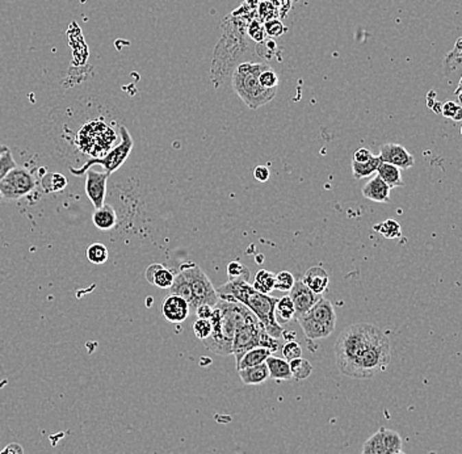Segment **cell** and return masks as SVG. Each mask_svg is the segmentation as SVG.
I'll return each mask as SVG.
<instances>
[{"label":"cell","instance_id":"obj_3","mask_svg":"<svg viewBox=\"0 0 462 454\" xmlns=\"http://www.w3.org/2000/svg\"><path fill=\"white\" fill-rule=\"evenodd\" d=\"M246 306L242 303L228 302L219 300L213 307V314L209 319L212 333L204 340L208 349L218 356H229L232 353V340L236 324L242 317Z\"/></svg>","mask_w":462,"mask_h":454},{"label":"cell","instance_id":"obj_40","mask_svg":"<svg viewBox=\"0 0 462 454\" xmlns=\"http://www.w3.org/2000/svg\"><path fill=\"white\" fill-rule=\"evenodd\" d=\"M264 25V32L267 36H269L271 38H276V37H280L282 36L287 29L284 27V24L278 20V19H272V20H268L265 23H263Z\"/></svg>","mask_w":462,"mask_h":454},{"label":"cell","instance_id":"obj_45","mask_svg":"<svg viewBox=\"0 0 462 454\" xmlns=\"http://www.w3.org/2000/svg\"><path fill=\"white\" fill-rule=\"evenodd\" d=\"M0 454H24V449H23V446L20 444L11 442V444H8L7 446H4L1 449Z\"/></svg>","mask_w":462,"mask_h":454},{"label":"cell","instance_id":"obj_23","mask_svg":"<svg viewBox=\"0 0 462 454\" xmlns=\"http://www.w3.org/2000/svg\"><path fill=\"white\" fill-rule=\"evenodd\" d=\"M171 294L173 296H178L180 298L185 300L188 304H189V309L192 311V304H193V296H192V290H191V287L186 281V278L184 277V274L179 271L178 274H175L173 277V283L171 285L170 288Z\"/></svg>","mask_w":462,"mask_h":454},{"label":"cell","instance_id":"obj_28","mask_svg":"<svg viewBox=\"0 0 462 454\" xmlns=\"http://www.w3.org/2000/svg\"><path fill=\"white\" fill-rule=\"evenodd\" d=\"M373 228L378 231L386 239H397L401 237V225L394 219H386L382 224L374 225Z\"/></svg>","mask_w":462,"mask_h":454},{"label":"cell","instance_id":"obj_36","mask_svg":"<svg viewBox=\"0 0 462 454\" xmlns=\"http://www.w3.org/2000/svg\"><path fill=\"white\" fill-rule=\"evenodd\" d=\"M281 352H282V359L287 360L288 363H291L292 360H295V359L302 357V348L300 347V344H298L295 340L287 342V343L282 346Z\"/></svg>","mask_w":462,"mask_h":454},{"label":"cell","instance_id":"obj_13","mask_svg":"<svg viewBox=\"0 0 462 454\" xmlns=\"http://www.w3.org/2000/svg\"><path fill=\"white\" fill-rule=\"evenodd\" d=\"M162 313H163V317L170 323H183L185 319L191 315V309L185 300L178 296L170 294L163 301Z\"/></svg>","mask_w":462,"mask_h":454},{"label":"cell","instance_id":"obj_50","mask_svg":"<svg viewBox=\"0 0 462 454\" xmlns=\"http://www.w3.org/2000/svg\"><path fill=\"white\" fill-rule=\"evenodd\" d=\"M1 200H3V196H1V193H0V201H1Z\"/></svg>","mask_w":462,"mask_h":454},{"label":"cell","instance_id":"obj_5","mask_svg":"<svg viewBox=\"0 0 462 454\" xmlns=\"http://www.w3.org/2000/svg\"><path fill=\"white\" fill-rule=\"evenodd\" d=\"M302 331L310 342L328 337L335 331L337 311L326 298H319L306 314L297 318Z\"/></svg>","mask_w":462,"mask_h":454},{"label":"cell","instance_id":"obj_48","mask_svg":"<svg viewBox=\"0 0 462 454\" xmlns=\"http://www.w3.org/2000/svg\"><path fill=\"white\" fill-rule=\"evenodd\" d=\"M7 150H8V147L0 143V155H1V154H4V152H7Z\"/></svg>","mask_w":462,"mask_h":454},{"label":"cell","instance_id":"obj_10","mask_svg":"<svg viewBox=\"0 0 462 454\" xmlns=\"http://www.w3.org/2000/svg\"><path fill=\"white\" fill-rule=\"evenodd\" d=\"M86 176V193L96 209L101 208L107 196V180L109 174L99 172L95 169H87Z\"/></svg>","mask_w":462,"mask_h":454},{"label":"cell","instance_id":"obj_38","mask_svg":"<svg viewBox=\"0 0 462 454\" xmlns=\"http://www.w3.org/2000/svg\"><path fill=\"white\" fill-rule=\"evenodd\" d=\"M15 159L12 156V152L8 149L4 154L0 155V182L14 169L16 168Z\"/></svg>","mask_w":462,"mask_h":454},{"label":"cell","instance_id":"obj_6","mask_svg":"<svg viewBox=\"0 0 462 454\" xmlns=\"http://www.w3.org/2000/svg\"><path fill=\"white\" fill-rule=\"evenodd\" d=\"M116 141V132L101 120H93L83 125L77 136L80 152L95 158H101L108 154Z\"/></svg>","mask_w":462,"mask_h":454},{"label":"cell","instance_id":"obj_1","mask_svg":"<svg viewBox=\"0 0 462 454\" xmlns=\"http://www.w3.org/2000/svg\"><path fill=\"white\" fill-rule=\"evenodd\" d=\"M340 373L354 379H369L389 366L390 343L378 327L357 323L340 333L335 346Z\"/></svg>","mask_w":462,"mask_h":454},{"label":"cell","instance_id":"obj_49","mask_svg":"<svg viewBox=\"0 0 462 454\" xmlns=\"http://www.w3.org/2000/svg\"><path fill=\"white\" fill-rule=\"evenodd\" d=\"M394 454H406V453H403V452H402V451H400V452H397V453H394Z\"/></svg>","mask_w":462,"mask_h":454},{"label":"cell","instance_id":"obj_29","mask_svg":"<svg viewBox=\"0 0 462 454\" xmlns=\"http://www.w3.org/2000/svg\"><path fill=\"white\" fill-rule=\"evenodd\" d=\"M380 429L382 432V438H384L387 453L394 454L400 452L402 449V438L400 436V433H397L393 429H387L386 427H381Z\"/></svg>","mask_w":462,"mask_h":454},{"label":"cell","instance_id":"obj_32","mask_svg":"<svg viewBox=\"0 0 462 454\" xmlns=\"http://www.w3.org/2000/svg\"><path fill=\"white\" fill-rule=\"evenodd\" d=\"M259 83L265 90H278L280 77H278V73L272 67L265 64L262 73L259 74Z\"/></svg>","mask_w":462,"mask_h":454},{"label":"cell","instance_id":"obj_35","mask_svg":"<svg viewBox=\"0 0 462 454\" xmlns=\"http://www.w3.org/2000/svg\"><path fill=\"white\" fill-rule=\"evenodd\" d=\"M247 34L250 38L258 44L263 43L265 40V32H264V25L259 19H254L248 25H247Z\"/></svg>","mask_w":462,"mask_h":454},{"label":"cell","instance_id":"obj_47","mask_svg":"<svg viewBox=\"0 0 462 454\" xmlns=\"http://www.w3.org/2000/svg\"><path fill=\"white\" fill-rule=\"evenodd\" d=\"M276 5H284V3H287V1H291V0H272Z\"/></svg>","mask_w":462,"mask_h":454},{"label":"cell","instance_id":"obj_8","mask_svg":"<svg viewBox=\"0 0 462 454\" xmlns=\"http://www.w3.org/2000/svg\"><path fill=\"white\" fill-rule=\"evenodd\" d=\"M120 134H121V142L116 147H113L108 154H106L101 158H93V159L87 160L86 165L79 169H75V168L71 167L70 172L74 174L75 176H80V175L86 174L87 169H90L93 165H99V166L103 167L109 175L113 174L114 171H117L125 163V160L127 159L129 154L133 149V145H134L133 138L130 136L129 130L126 129V126H123V125L120 126Z\"/></svg>","mask_w":462,"mask_h":454},{"label":"cell","instance_id":"obj_27","mask_svg":"<svg viewBox=\"0 0 462 454\" xmlns=\"http://www.w3.org/2000/svg\"><path fill=\"white\" fill-rule=\"evenodd\" d=\"M291 366V373H292V379H297V381H302L310 377L311 372H313V365L308 361L306 359H295L289 363Z\"/></svg>","mask_w":462,"mask_h":454},{"label":"cell","instance_id":"obj_4","mask_svg":"<svg viewBox=\"0 0 462 454\" xmlns=\"http://www.w3.org/2000/svg\"><path fill=\"white\" fill-rule=\"evenodd\" d=\"M265 67L264 63L245 62L236 66L231 75L232 90L250 109H258L276 97L278 90H265L259 83V74Z\"/></svg>","mask_w":462,"mask_h":454},{"label":"cell","instance_id":"obj_21","mask_svg":"<svg viewBox=\"0 0 462 454\" xmlns=\"http://www.w3.org/2000/svg\"><path fill=\"white\" fill-rule=\"evenodd\" d=\"M271 355H272V352L269 349L264 348V347H256V348L250 349L242 356V359L239 360V363H236V369L241 370V369H246V368L260 365V363H265V360Z\"/></svg>","mask_w":462,"mask_h":454},{"label":"cell","instance_id":"obj_16","mask_svg":"<svg viewBox=\"0 0 462 454\" xmlns=\"http://www.w3.org/2000/svg\"><path fill=\"white\" fill-rule=\"evenodd\" d=\"M145 276H146V280L151 285H155L156 288L160 289H170L172 283H173V277H175L172 271H170L169 268H166L162 264H151L146 270Z\"/></svg>","mask_w":462,"mask_h":454},{"label":"cell","instance_id":"obj_14","mask_svg":"<svg viewBox=\"0 0 462 454\" xmlns=\"http://www.w3.org/2000/svg\"><path fill=\"white\" fill-rule=\"evenodd\" d=\"M390 189L385 182H382L377 175L365 182L361 188V193L367 200L380 204H387L390 201Z\"/></svg>","mask_w":462,"mask_h":454},{"label":"cell","instance_id":"obj_34","mask_svg":"<svg viewBox=\"0 0 462 454\" xmlns=\"http://www.w3.org/2000/svg\"><path fill=\"white\" fill-rule=\"evenodd\" d=\"M66 179L61 174H47L42 179V187L45 192H58L66 187Z\"/></svg>","mask_w":462,"mask_h":454},{"label":"cell","instance_id":"obj_41","mask_svg":"<svg viewBox=\"0 0 462 454\" xmlns=\"http://www.w3.org/2000/svg\"><path fill=\"white\" fill-rule=\"evenodd\" d=\"M193 333H195L197 339L204 342L206 337H209V335L212 333L210 322L208 319H197L193 324Z\"/></svg>","mask_w":462,"mask_h":454},{"label":"cell","instance_id":"obj_46","mask_svg":"<svg viewBox=\"0 0 462 454\" xmlns=\"http://www.w3.org/2000/svg\"><path fill=\"white\" fill-rule=\"evenodd\" d=\"M260 1L262 0H245V4H246L250 10H256L258 5L260 4Z\"/></svg>","mask_w":462,"mask_h":454},{"label":"cell","instance_id":"obj_30","mask_svg":"<svg viewBox=\"0 0 462 454\" xmlns=\"http://www.w3.org/2000/svg\"><path fill=\"white\" fill-rule=\"evenodd\" d=\"M108 248L103 243H93L87 248V259L93 264H104L108 260Z\"/></svg>","mask_w":462,"mask_h":454},{"label":"cell","instance_id":"obj_12","mask_svg":"<svg viewBox=\"0 0 462 454\" xmlns=\"http://www.w3.org/2000/svg\"><path fill=\"white\" fill-rule=\"evenodd\" d=\"M378 156L384 163L398 167L400 169H409L415 163L414 156L398 143H386L381 147Z\"/></svg>","mask_w":462,"mask_h":454},{"label":"cell","instance_id":"obj_19","mask_svg":"<svg viewBox=\"0 0 462 454\" xmlns=\"http://www.w3.org/2000/svg\"><path fill=\"white\" fill-rule=\"evenodd\" d=\"M238 373H239V379H242L245 385H260L267 379H269V373H268V368L265 363L246 368V369H241L238 370Z\"/></svg>","mask_w":462,"mask_h":454},{"label":"cell","instance_id":"obj_37","mask_svg":"<svg viewBox=\"0 0 462 454\" xmlns=\"http://www.w3.org/2000/svg\"><path fill=\"white\" fill-rule=\"evenodd\" d=\"M294 276L288 271H281L275 277V289L280 291H289L294 285Z\"/></svg>","mask_w":462,"mask_h":454},{"label":"cell","instance_id":"obj_22","mask_svg":"<svg viewBox=\"0 0 462 454\" xmlns=\"http://www.w3.org/2000/svg\"><path fill=\"white\" fill-rule=\"evenodd\" d=\"M275 317L278 324H289L293 319H295L294 304L289 296H284L282 298H278L275 309Z\"/></svg>","mask_w":462,"mask_h":454},{"label":"cell","instance_id":"obj_17","mask_svg":"<svg viewBox=\"0 0 462 454\" xmlns=\"http://www.w3.org/2000/svg\"><path fill=\"white\" fill-rule=\"evenodd\" d=\"M265 365L268 368L269 379H275V381H289V379H292L291 366H289V363L287 360L271 355L265 360Z\"/></svg>","mask_w":462,"mask_h":454},{"label":"cell","instance_id":"obj_26","mask_svg":"<svg viewBox=\"0 0 462 454\" xmlns=\"http://www.w3.org/2000/svg\"><path fill=\"white\" fill-rule=\"evenodd\" d=\"M361 454H389L387 453V449H386L381 429L378 432H376L374 435H372L369 439L364 442Z\"/></svg>","mask_w":462,"mask_h":454},{"label":"cell","instance_id":"obj_15","mask_svg":"<svg viewBox=\"0 0 462 454\" xmlns=\"http://www.w3.org/2000/svg\"><path fill=\"white\" fill-rule=\"evenodd\" d=\"M313 293L321 296L328 288L330 277L322 267H311L301 280Z\"/></svg>","mask_w":462,"mask_h":454},{"label":"cell","instance_id":"obj_2","mask_svg":"<svg viewBox=\"0 0 462 454\" xmlns=\"http://www.w3.org/2000/svg\"><path fill=\"white\" fill-rule=\"evenodd\" d=\"M219 300L228 302L242 303L259 319L267 333L273 339L282 337L284 328L280 326L275 317V309L278 298L271 297L269 294H262L256 291L246 281L235 280L229 281L221 288L216 289Z\"/></svg>","mask_w":462,"mask_h":454},{"label":"cell","instance_id":"obj_43","mask_svg":"<svg viewBox=\"0 0 462 454\" xmlns=\"http://www.w3.org/2000/svg\"><path fill=\"white\" fill-rule=\"evenodd\" d=\"M269 176H271V172H269L268 167L258 166L254 169V178H255L258 182H268Z\"/></svg>","mask_w":462,"mask_h":454},{"label":"cell","instance_id":"obj_31","mask_svg":"<svg viewBox=\"0 0 462 454\" xmlns=\"http://www.w3.org/2000/svg\"><path fill=\"white\" fill-rule=\"evenodd\" d=\"M228 277H229V281L241 280V281L248 283V280L251 278V272L245 264L239 261H231L228 265Z\"/></svg>","mask_w":462,"mask_h":454},{"label":"cell","instance_id":"obj_39","mask_svg":"<svg viewBox=\"0 0 462 454\" xmlns=\"http://www.w3.org/2000/svg\"><path fill=\"white\" fill-rule=\"evenodd\" d=\"M440 113L446 117V119H452L454 121H461L462 119V108L461 106L456 104L454 101L447 100L443 106H441V110Z\"/></svg>","mask_w":462,"mask_h":454},{"label":"cell","instance_id":"obj_42","mask_svg":"<svg viewBox=\"0 0 462 454\" xmlns=\"http://www.w3.org/2000/svg\"><path fill=\"white\" fill-rule=\"evenodd\" d=\"M373 158V154L368 149H358L354 154V162L356 163H365Z\"/></svg>","mask_w":462,"mask_h":454},{"label":"cell","instance_id":"obj_18","mask_svg":"<svg viewBox=\"0 0 462 454\" xmlns=\"http://www.w3.org/2000/svg\"><path fill=\"white\" fill-rule=\"evenodd\" d=\"M93 221L99 230H110L117 224V214L112 205L104 204L101 208L95 211Z\"/></svg>","mask_w":462,"mask_h":454},{"label":"cell","instance_id":"obj_9","mask_svg":"<svg viewBox=\"0 0 462 454\" xmlns=\"http://www.w3.org/2000/svg\"><path fill=\"white\" fill-rule=\"evenodd\" d=\"M36 188V180L31 172L25 168L16 167L1 182L0 193L7 200H19L28 196Z\"/></svg>","mask_w":462,"mask_h":454},{"label":"cell","instance_id":"obj_11","mask_svg":"<svg viewBox=\"0 0 462 454\" xmlns=\"http://www.w3.org/2000/svg\"><path fill=\"white\" fill-rule=\"evenodd\" d=\"M289 297L294 304L295 319L306 314L308 310L321 298V296L313 293L301 280L294 281L293 288L289 290Z\"/></svg>","mask_w":462,"mask_h":454},{"label":"cell","instance_id":"obj_44","mask_svg":"<svg viewBox=\"0 0 462 454\" xmlns=\"http://www.w3.org/2000/svg\"><path fill=\"white\" fill-rule=\"evenodd\" d=\"M197 319H210L212 314H213V307L210 304H200L196 307L195 310Z\"/></svg>","mask_w":462,"mask_h":454},{"label":"cell","instance_id":"obj_25","mask_svg":"<svg viewBox=\"0 0 462 454\" xmlns=\"http://www.w3.org/2000/svg\"><path fill=\"white\" fill-rule=\"evenodd\" d=\"M382 163L380 156L373 155V158L365 162V163H356L352 162V174H354V179H364V178H369L370 175L376 174L378 166Z\"/></svg>","mask_w":462,"mask_h":454},{"label":"cell","instance_id":"obj_7","mask_svg":"<svg viewBox=\"0 0 462 454\" xmlns=\"http://www.w3.org/2000/svg\"><path fill=\"white\" fill-rule=\"evenodd\" d=\"M180 272L184 274L192 290V296H193L192 311H195L196 307L200 304H210L212 307L216 306L219 301L216 288L213 287L208 276L202 272L199 265L191 261L184 263L180 267Z\"/></svg>","mask_w":462,"mask_h":454},{"label":"cell","instance_id":"obj_20","mask_svg":"<svg viewBox=\"0 0 462 454\" xmlns=\"http://www.w3.org/2000/svg\"><path fill=\"white\" fill-rule=\"evenodd\" d=\"M376 174L389 188L404 187V182L402 180L401 169L398 167L382 162L377 168Z\"/></svg>","mask_w":462,"mask_h":454},{"label":"cell","instance_id":"obj_24","mask_svg":"<svg viewBox=\"0 0 462 454\" xmlns=\"http://www.w3.org/2000/svg\"><path fill=\"white\" fill-rule=\"evenodd\" d=\"M275 277L276 274L267 270H260L255 274L252 288L262 294H269L275 289Z\"/></svg>","mask_w":462,"mask_h":454},{"label":"cell","instance_id":"obj_33","mask_svg":"<svg viewBox=\"0 0 462 454\" xmlns=\"http://www.w3.org/2000/svg\"><path fill=\"white\" fill-rule=\"evenodd\" d=\"M258 16L262 23H265L272 19H278L280 16V10L272 0H262L258 5Z\"/></svg>","mask_w":462,"mask_h":454}]
</instances>
